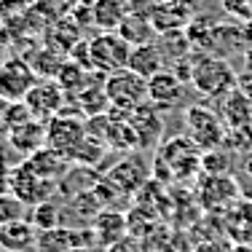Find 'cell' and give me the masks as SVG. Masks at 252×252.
I'll list each match as a JSON object with an SVG mask.
<instances>
[{"instance_id":"cell-26","label":"cell","mask_w":252,"mask_h":252,"mask_svg":"<svg viewBox=\"0 0 252 252\" xmlns=\"http://www.w3.org/2000/svg\"><path fill=\"white\" fill-rule=\"evenodd\" d=\"M201 169L207 175H228L231 169V156L220 148H212V151L201 153Z\"/></svg>"},{"instance_id":"cell-24","label":"cell","mask_w":252,"mask_h":252,"mask_svg":"<svg viewBox=\"0 0 252 252\" xmlns=\"http://www.w3.org/2000/svg\"><path fill=\"white\" fill-rule=\"evenodd\" d=\"M30 218V204L22 201L16 193H0V225L19 223Z\"/></svg>"},{"instance_id":"cell-30","label":"cell","mask_w":252,"mask_h":252,"mask_svg":"<svg viewBox=\"0 0 252 252\" xmlns=\"http://www.w3.org/2000/svg\"><path fill=\"white\" fill-rule=\"evenodd\" d=\"M11 124H14V102L0 97V131H11Z\"/></svg>"},{"instance_id":"cell-35","label":"cell","mask_w":252,"mask_h":252,"mask_svg":"<svg viewBox=\"0 0 252 252\" xmlns=\"http://www.w3.org/2000/svg\"><path fill=\"white\" fill-rule=\"evenodd\" d=\"M231 252H252V244H233Z\"/></svg>"},{"instance_id":"cell-36","label":"cell","mask_w":252,"mask_h":252,"mask_svg":"<svg viewBox=\"0 0 252 252\" xmlns=\"http://www.w3.org/2000/svg\"><path fill=\"white\" fill-rule=\"evenodd\" d=\"M244 59H247V70L252 73V46H247V51H244Z\"/></svg>"},{"instance_id":"cell-10","label":"cell","mask_w":252,"mask_h":252,"mask_svg":"<svg viewBox=\"0 0 252 252\" xmlns=\"http://www.w3.org/2000/svg\"><path fill=\"white\" fill-rule=\"evenodd\" d=\"M129 124H131V129H134V134H137L140 148H151L161 137V131H164L161 110L156 105H151V102H142L140 107H134V110L129 113Z\"/></svg>"},{"instance_id":"cell-1","label":"cell","mask_w":252,"mask_h":252,"mask_svg":"<svg viewBox=\"0 0 252 252\" xmlns=\"http://www.w3.org/2000/svg\"><path fill=\"white\" fill-rule=\"evenodd\" d=\"M193 57V89L201 97L209 99H223L228 92L236 89V73H233L231 62L220 57H209L204 51H190Z\"/></svg>"},{"instance_id":"cell-9","label":"cell","mask_w":252,"mask_h":252,"mask_svg":"<svg viewBox=\"0 0 252 252\" xmlns=\"http://www.w3.org/2000/svg\"><path fill=\"white\" fill-rule=\"evenodd\" d=\"M148 102L158 110H172L185 102V83L169 67L161 70L153 78H148Z\"/></svg>"},{"instance_id":"cell-25","label":"cell","mask_w":252,"mask_h":252,"mask_svg":"<svg viewBox=\"0 0 252 252\" xmlns=\"http://www.w3.org/2000/svg\"><path fill=\"white\" fill-rule=\"evenodd\" d=\"M78 102H81L83 113H89V116H102V113L107 110V105H110V99H107V94H105V83H97V86L89 83V86L78 94Z\"/></svg>"},{"instance_id":"cell-17","label":"cell","mask_w":252,"mask_h":252,"mask_svg":"<svg viewBox=\"0 0 252 252\" xmlns=\"http://www.w3.org/2000/svg\"><path fill=\"white\" fill-rule=\"evenodd\" d=\"M126 16H129L126 0H97L92 5V19L99 32H118Z\"/></svg>"},{"instance_id":"cell-23","label":"cell","mask_w":252,"mask_h":252,"mask_svg":"<svg viewBox=\"0 0 252 252\" xmlns=\"http://www.w3.org/2000/svg\"><path fill=\"white\" fill-rule=\"evenodd\" d=\"M27 220L35 225V231H49V228L62 225V212H59V207L51 199H46V201H38L30 207Z\"/></svg>"},{"instance_id":"cell-15","label":"cell","mask_w":252,"mask_h":252,"mask_svg":"<svg viewBox=\"0 0 252 252\" xmlns=\"http://www.w3.org/2000/svg\"><path fill=\"white\" fill-rule=\"evenodd\" d=\"M35 242H38V231L30 220L0 225V250L3 252H30L35 250Z\"/></svg>"},{"instance_id":"cell-3","label":"cell","mask_w":252,"mask_h":252,"mask_svg":"<svg viewBox=\"0 0 252 252\" xmlns=\"http://www.w3.org/2000/svg\"><path fill=\"white\" fill-rule=\"evenodd\" d=\"M105 94L110 99L113 110L131 113L142 102H148V81L142 75L131 73L129 67H124L105 75Z\"/></svg>"},{"instance_id":"cell-12","label":"cell","mask_w":252,"mask_h":252,"mask_svg":"<svg viewBox=\"0 0 252 252\" xmlns=\"http://www.w3.org/2000/svg\"><path fill=\"white\" fill-rule=\"evenodd\" d=\"M236 196H239V188H236V180L231 175H209V180H204L199 185L201 207L212 209V212L220 207H228Z\"/></svg>"},{"instance_id":"cell-11","label":"cell","mask_w":252,"mask_h":252,"mask_svg":"<svg viewBox=\"0 0 252 252\" xmlns=\"http://www.w3.org/2000/svg\"><path fill=\"white\" fill-rule=\"evenodd\" d=\"M225 233L233 239V244H252V201L236 196L225 207Z\"/></svg>"},{"instance_id":"cell-6","label":"cell","mask_w":252,"mask_h":252,"mask_svg":"<svg viewBox=\"0 0 252 252\" xmlns=\"http://www.w3.org/2000/svg\"><path fill=\"white\" fill-rule=\"evenodd\" d=\"M38 75L30 67V62L19 57H11L0 62V97L8 102H25L27 92L35 86Z\"/></svg>"},{"instance_id":"cell-14","label":"cell","mask_w":252,"mask_h":252,"mask_svg":"<svg viewBox=\"0 0 252 252\" xmlns=\"http://www.w3.org/2000/svg\"><path fill=\"white\" fill-rule=\"evenodd\" d=\"M164 64H166V57H164V51L158 49V43H142V46H134V49H131L126 67L148 81V78H153L156 73L166 70Z\"/></svg>"},{"instance_id":"cell-16","label":"cell","mask_w":252,"mask_h":252,"mask_svg":"<svg viewBox=\"0 0 252 252\" xmlns=\"http://www.w3.org/2000/svg\"><path fill=\"white\" fill-rule=\"evenodd\" d=\"M8 140L19 153H35L46 145V124L38 118H27L8 131Z\"/></svg>"},{"instance_id":"cell-34","label":"cell","mask_w":252,"mask_h":252,"mask_svg":"<svg viewBox=\"0 0 252 252\" xmlns=\"http://www.w3.org/2000/svg\"><path fill=\"white\" fill-rule=\"evenodd\" d=\"M242 169H244V172H247V175L252 177V153H247V156H244V164H242Z\"/></svg>"},{"instance_id":"cell-28","label":"cell","mask_w":252,"mask_h":252,"mask_svg":"<svg viewBox=\"0 0 252 252\" xmlns=\"http://www.w3.org/2000/svg\"><path fill=\"white\" fill-rule=\"evenodd\" d=\"M223 3V11L231 19H236L239 25L252 19V0H220Z\"/></svg>"},{"instance_id":"cell-33","label":"cell","mask_w":252,"mask_h":252,"mask_svg":"<svg viewBox=\"0 0 252 252\" xmlns=\"http://www.w3.org/2000/svg\"><path fill=\"white\" fill-rule=\"evenodd\" d=\"M242 30H244V43L252 46V19H250V22H244Z\"/></svg>"},{"instance_id":"cell-22","label":"cell","mask_w":252,"mask_h":252,"mask_svg":"<svg viewBox=\"0 0 252 252\" xmlns=\"http://www.w3.org/2000/svg\"><path fill=\"white\" fill-rule=\"evenodd\" d=\"M35 247L40 252H67L75 247V231L73 228H64V225L49 228V231H38Z\"/></svg>"},{"instance_id":"cell-19","label":"cell","mask_w":252,"mask_h":252,"mask_svg":"<svg viewBox=\"0 0 252 252\" xmlns=\"http://www.w3.org/2000/svg\"><path fill=\"white\" fill-rule=\"evenodd\" d=\"M220 116L228 129H236V126H247L252 124V99L244 92L233 89L223 97V105H220Z\"/></svg>"},{"instance_id":"cell-20","label":"cell","mask_w":252,"mask_h":252,"mask_svg":"<svg viewBox=\"0 0 252 252\" xmlns=\"http://www.w3.org/2000/svg\"><path fill=\"white\" fill-rule=\"evenodd\" d=\"M145 177H148V172L142 169V164L137 158H124L121 164H116L113 172L107 175V180H110L118 190H126V193L142 188V185H145Z\"/></svg>"},{"instance_id":"cell-39","label":"cell","mask_w":252,"mask_h":252,"mask_svg":"<svg viewBox=\"0 0 252 252\" xmlns=\"http://www.w3.org/2000/svg\"><path fill=\"white\" fill-rule=\"evenodd\" d=\"M30 252H40V250H38V247H35V250H30Z\"/></svg>"},{"instance_id":"cell-21","label":"cell","mask_w":252,"mask_h":252,"mask_svg":"<svg viewBox=\"0 0 252 252\" xmlns=\"http://www.w3.org/2000/svg\"><path fill=\"white\" fill-rule=\"evenodd\" d=\"M118 35H121L131 49H134V46H142V43H153V38H158L153 22L140 19V16H131V14L126 16L124 25L118 27Z\"/></svg>"},{"instance_id":"cell-8","label":"cell","mask_w":252,"mask_h":252,"mask_svg":"<svg viewBox=\"0 0 252 252\" xmlns=\"http://www.w3.org/2000/svg\"><path fill=\"white\" fill-rule=\"evenodd\" d=\"M86 137V126L81 118H73L67 113H59L46 124V148L64 153L70 158V153L78 148V142Z\"/></svg>"},{"instance_id":"cell-38","label":"cell","mask_w":252,"mask_h":252,"mask_svg":"<svg viewBox=\"0 0 252 252\" xmlns=\"http://www.w3.org/2000/svg\"><path fill=\"white\" fill-rule=\"evenodd\" d=\"M25 3H38V0H25Z\"/></svg>"},{"instance_id":"cell-31","label":"cell","mask_w":252,"mask_h":252,"mask_svg":"<svg viewBox=\"0 0 252 252\" xmlns=\"http://www.w3.org/2000/svg\"><path fill=\"white\" fill-rule=\"evenodd\" d=\"M236 89H239V92H244L252 99V73H250V70H244L242 75H236Z\"/></svg>"},{"instance_id":"cell-32","label":"cell","mask_w":252,"mask_h":252,"mask_svg":"<svg viewBox=\"0 0 252 252\" xmlns=\"http://www.w3.org/2000/svg\"><path fill=\"white\" fill-rule=\"evenodd\" d=\"M105 252H137V247H134V242H129V239H121V242H116V244H110Z\"/></svg>"},{"instance_id":"cell-4","label":"cell","mask_w":252,"mask_h":252,"mask_svg":"<svg viewBox=\"0 0 252 252\" xmlns=\"http://www.w3.org/2000/svg\"><path fill=\"white\" fill-rule=\"evenodd\" d=\"M129 54L131 46L118 32H99L89 40V62H92V70H97L99 75L124 70L129 62Z\"/></svg>"},{"instance_id":"cell-13","label":"cell","mask_w":252,"mask_h":252,"mask_svg":"<svg viewBox=\"0 0 252 252\" xmlns=\"http://www.w3.org/2000/svg\"><path fill=\"white\" fill-rule=\"evenodd\" d=\"M126 228H129V220H126L121 212H116V209H102L97 218L92 220V231H94V236H97V244L105 250L110 247V244L121 242L126 236Z\"/></svg>"},{"instance_id":"cell-27","label":"cell","mask_w":252,"mask_h":252,"mask_svg":"<svg viewBox=\"0 0 252 252\" xmlns=\"http://www.w3.org/2000/svg\"><path fill=\"white\" fill-rule=\"evenodd\" d=\"M223 145H228L231 151H239V153H252V124L228 129Z\"/></svg>"},{"instance_id":"cell-18","label":"cell","mask_w":252,"mask_h":252,"mask_svg":"<svg viewBox=\"0 0 252 252\" xmlns=\"http://www.w3.org/2000/svg\"><path fill=\"white\" fill-rule=\"evenodd\" d=\"M67 156L64 153H59V151H54V148H40V151H35V153H30V158H27V164H30V169L35 172L38 177H43V180H57V177H62L64 172H67Z\"/></svg>"},{"instance_id":"cell-7","label":"cell","mask_w":252,"mask_h":252,"mask_svg":"<svg viewBox=\"0 0 252 252\" xmlns=\"http://www.w3.org/2000/svg\"><path fill=\"white\" fill-rule=\"evenodd\" d=\"M62 102H64L62 86L57 81H51V78H38L35 86L30 89L27 97H25V107L32 118L49 124L54 116L62 113Z\"/></svg>"},{"instance_id":"cell-37","label":"cell","mask_w":252,"mask_h":252,"mask_svg":"<svg viewBox=\"0 0 252 252\" xmlns=\"http://www.w3.org/2000/svg\"><path fill=\"white\" fill-rule=\"evenodd\" d=\"M67 252H94V250H89V247H73V250H67Z\"/></svg>"},{"instance_id":"cell-2","label":"cell","mask_w":252,"mask_h":252,"mask_svg":"<svg viewBox=\"0 0 252 252\" xmlns=\"http://www.w3.org/2000/svg\"><path fill=\"white\" fill-rule=\"evenodd\" d=\"M228 126L218 110L207 105V102H193L185 107V134L201 148V151H212V148H223Z\"/></svg>"},{"instance_id":"cell-5","label":"cell","mask_w":252,"mask_h":252,"mask_svg":"<svg viewBox=\"0 0 252 252\" xmlns=\"http://www.w3.org/2000/svg\"><path fill=\"white\" fill-rule=\"evenodd\" d=\"M158 164H166V172L172 177L185 180V175H193L196 169H201V148L190 140L188 134L172 137L169 142H164L158 151Z\"/></svg>"},{"instance_id":"cell-29","label":"cell","mask_w":252,"mask_h":252,"mask_svg":"<svg viewBox=\"0 0 252 252\" xmlns=\"http://www.w3.org/2000/svg\"><path fill=\"white\" fill-rule=\"evenodd\" d=\"M161 3H164V0H126L129 14L131 16H140V19H148V22L156 16V11L161 8Z\"/></svg>"}]
</instances>
